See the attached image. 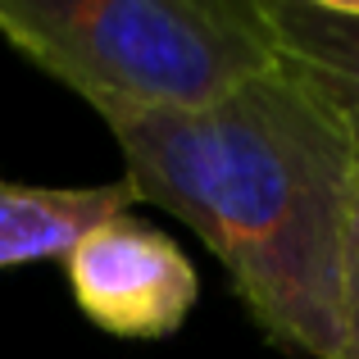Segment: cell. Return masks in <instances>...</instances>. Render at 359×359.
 Here are the masks:
<instances>
[{"label":"cell","mask_w":359,"mask_h":359,"mask_svg":"<svg viewBox=\"0 0 359 359\" xmlns=\"http://www.w3.org/2000/svg\"><path fill=\"white\" fill-rule=\"evenodd\" d=\"M278 73L359 155V0H255Z\"/></svg>","instance_id":"277c9868"},{"label":"cell","mask_w":359,"mask_h":359,"mask_svg":"<svg viewBox=\"0 0 359 359\" xmlns=\"http://www.w3.org/2000/svg\"><path fill=\"white\" fill-rule=\"evenodd\" d=\"M128 191L182 219L278 351L341 359L355 150L278 69L201 114H100Z\"/></svg>","instance_id":"6da1fadb"},{"label":"cell","mask_w":359,"mask_h":359,"mask_svg":"<svg viewBox=\"0 0 359 359\" xmlns=\"http://www.w3.org/2000/svg\"><path fill=\"white\" fill-rule=\"evenodd\" d=\"M64 273L82 314L100 332L128 341L173 337L201 296L182 245L132 214L91 228L64 255Z\"/></svg>","instance_id":"3957f363"},{"label":"cell","mask_w":359,"mask_h":359,"mask_svg":"<svg viewBox=\"0 0 359 359\" xmlns=\"http://www.w3.org/2000/svg\"><path fill=\"white\" fill-rule=\"evenodd\" d=\"M355 201H359V155H355Z\"/></svg>","instance_id":"52a82bcc"},{"label":"cell","mask_w":359,"mask_h":359,"mask_svg":"<svg viewBox=\"0 0 359 359\" xmlns=\"http://www.w3.org/2000/svg\"><path fill=\"white\" fill-rule=\"evenodd\" d=\"M128 182L36 187L0 177V269L64 259L91 228L132 210Z\"/></svg>","instance_id":"5b68a950"},{"label":"cell","mask_w":359,"mask_h":359,"mask_svg":"<svg viewBox=\"0 0 359 359\" xmlns=\"http://www.w3.org/2000/svg\"><path fill=\"white\" fill-rule=\"evenodd\" d=\"M0 36L96 114H201L278 69L255 0H0Z\"/></svg>","instance_id":"7a4b0ae2"},{"label":"cell","mask_w":359,"mask_h":359,"mask_svg":"<svg viewBox=\"0 0 359 359\" xmlns=\"http://www.w3.org/2000/svg\"><path fill=\"white\" fill-rule=\"evenodd\" d=\"M341 359H359V210L351 223V245H346V346Z\"/></svg>","instance_id":"8992f818"}]
</instances>
